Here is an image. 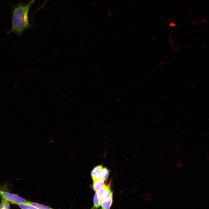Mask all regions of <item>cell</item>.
<instances>
[{"instance_id": "9", "label": "cell", "mask_w": 209, "mask_h": 209, "mask_svg": "<svg viewBox=\"0 0 209 209\" xmlns=\"http://www.w3.org/2000/svg\"><path fill=\"white\" fill-rule=\"evenodd\" d=\"M18 205L22 209H36L32 205L31 202L27 201L24 203H20Z\"/></svg>"}, {"instance_id": "10", "label": "cell", "mask_w": 209, "mask_h": 209, "mask_svg": "<svg viewBox=\"0 0 209 209\" xmlns=\"http://www.w3.org/2000/svg\"><path fill=\"white\" fill-rule=\"evenodd\" d=\"M109 174V172L108 170L106 167L102 168L101 173V178H102L105 180L107 179Z\"/></svg>"}, {"instance_id": "3", "label": "cell", "mask_w": 209, "mask_h": 209, "mask_svg": "<svg viewBox=\"0 0 209 209\" xmlns=\"http://www.w3.org/2000/svg\"><path fill=\"white\" fill-rule=\"evenodd\" d=\"M99 197L101 201L108 198L113 195V192L110 189V185H104L98 192Z\"/></svg>"}, {"instance_id": "13", "label": "cell", "mask_w": 209, "mask_h": 209, "mask_svg": "<svg viewBox=\"0 0 209 209\" xmlns=\"http://www.w3.org/2000/svg\"><path fill=\"white\" fill-rule=\"evenodd\" d=\"M49 0H46L42 5L39 8H38L36 11H38L40 10L41 8H42L47 3V2Z\"/></svg>"}, {"instance_id": "2", "label": "cell", "mask_w": 209, "mask_h": 209, "mask_svg": "<svg viewBox=\"0 0 209 209\" xmlns=\"http://www.w3.org/2000/svg\"><path fill=\"white\" fill-rule=\"evenodd\" d=\"M0 197L1 198L6 199L13 204L18 205L27 201L17 194L1 190H0Z\"/></svg>"}, {"instance_id": "11", "label": "cell", "mask_w": 209, "mask_h": 209, "mask_svg": "<svg viewBox=\"0 0 209 209\" xmlns=\"http://www.w3.org/2000/svg\"><path fill=\"white\" fill-rule=\"evenodd\" d=\"M32 205L36 209H51V208L47 206L35 202H31Z\"/></svg>"}, {"instance_id": "12", "label": "cell", "mask_w": 209, "mask_h": 209, "mask_svg": "<svg viewBox=\"0 0 209 209\" xmlns=\"http://www.w3.org/2000/svg\"><path fill=\"white\" fill-rule=\"evenodd\" d=\"M176 166L179 168H181L182 167L183 165L181 162H179L176 163Z\"/></svg>"}, {"instance_id": "1", "label": "cell", "mask_w": 209, "mask_h": 209, "mask_svg": "<svg viewBox=\"0 0 209 209\" xmlns=\"http://www.w3.org/2000/svg\"><path fill=\"white\" fill-rule=\"evenodd\" d=\"M35 0H30L26 3L19 2L16 6H12V28L8 35L12 33L21 35L24 30L31 28L28 12Z\"/></svg>"}, {"instance_id": "6", "label": "cell", "mask_w": 209, "mask_h": 209, "mask_svg": "<svg viewBox=\"0 0 209 209\" xmlns=\"http://www.w3.org/2000/svg\"><path fill=\"white\" fill-rule=\"evenodd\" d=\"M105 180L102 178L93 181V188L95 192H97L103 185Z\"/></svg>"}, {"instance_id": "4", "label": "cell", "mask_w": 209, "mask_h": 209, "mask_svg": "<svg viewBox=\"0 0 209 209\" xmlns=\"http://www.w3.org/2000/svg\"><path fill=\"white\" fill-rule=\"evenodd\" d=\"M103 167L102 165H99L95 167L91 172V175L93 181L101 178V173Z\"/></svg>"}, {"instance_id": "15", "label": "cell", "mask_w": 209, "mask_h": 209, "mask_svg": "<svg viewBox=\"0 0 209 209\" xmlns=\"http://www.w3.org/2000/svg\"><path fill=\"white\" fill-rule=\"evenodd\" d=\"M207 159L209 161V156H207Z\"/></svg>"}, {"instance_id": "14", "label": "cell", "mask_w": 209, "mask_h": 209, "mask_svg": "<svg viewBox=\"0 0 209 209\" xmlns=\"http://www.w3.org/2000/svg\"><path fill=\"white\" fill-rule=\"evenodd\" d=\"M145 198L147 200H149V199L150 198V197L149 196V195L148 194H147L146 195H145Z\"/></svg>"}, {"instance_id": "5", "label": "cell", "mask_w": 209, "mask_h": 209, "mask_svg": "<svg viewBox=\"0 0 209 209\" xmlns=\"http://www.w3.org/2000/svg\"><path fill=\"white\" fill-rule=\"evenodd\" d=\"M113 202L112 196L102 200L101 202L100 205L102 209H109L112 205Z\"/></svg>"}, {"instance_id": "8", "label": "cell", "mask_w": 209, "mask_h": 209, "mask_svg": "<svg viewBox=\"0 0 209 209\" xmlns=\"http://www.w3.org/2000/svg\"><path fill=\"white\" fill-rule=\"evenodd\" d=\"M10 208V202L6 199L1 198L0 209H9Z\"/></svg>"}, {"instance_id": "7", "label": "cell", "mask_w": 209, "mask_h": 209, "mask_svg": "<svg viewBox=\"0 0 209 209\" xmlns=\"http://www.w3.org/2000/svg\"><path fill=\"white\" fill-rule=\"evenodd\" d=\"M101 201L98 196V192H96L93 198L94 206L92 208H97L101 204Z\"/></svg>"}]
</instances>
